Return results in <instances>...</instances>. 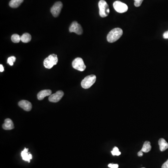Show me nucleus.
<instances>
[{
    "instance_id": "1",
    "label": "nucleus",
    "mask_w": 168,
    "mask_h": 168,
    "mask_svg": "<svg viewBox=\"0 0 168 168\" xmlns=\"http://www.w3.org/2000/svg\"><path fill=\"white\" fill-rule=\"evenodd\" d=\"M123 34V30L120 28H114L111 30L107 36V40L109 43H114L117 41Z\"/></svg>"
},
{
    "instance_id": "2",
    "label": "nucleus",
    "mask_w": 168,
    "mask_h": 168,
    "mask_svg": "<svg viewBox=\"0 0 168 168\" xmlns=\"http://www.w3.org/2000/svg\"><path fill=\"white\" fill-rule=\"evenodd\" d=\"M58 62V58L57 55L52 54L49 55L44 60V65L47 69L52 68V67L57 64Z\"/></svg>"
},
{
    "instance_id": "3",
    "label": "nucleus",
    "mask_w": 168,
    "mask_h": 168,
    "mask_svg": "<svg viewBox=\"0 0 168 168\" xmlns=\"http://www.w3.org/2000/svg\"><path fill=\"white\" fill-rule=\"evenodd\" d=\"M99 14L101 17H107L110 13L109 6L104 0H101L99 2Z\"/></svg>"
},
{
    "instance_id": "4",
    "label": "nucleus",
    "mask_w": 168,
    "mask_h": 168,
    "mask_svg": "<svg viewBox=\"0 0 168 168\" xmlns=\"http://www.w3.org/2000/svg\"><path fill=\"white\" fill-rule=\"evenodd\" d=\"M96 80V77L95 75H90L84 78L81 83V86L84 89L90 88Z\"/></svg>"
},
{
    "instance_id": "5",
    "label": "nucleus",
    "mask_w": 168,
    "mask_h": 168,
    "mask_svg": "<svg viewBox=\"0 0 168 168\" xmlns=\"http://www.w3.org/2000/svg\"><path fill=\"white\" fill-rule=\"evenodd\" d=\"M72 66L75 69L83 72L86 68L84 61L80 58H77L73 60L72 63Z\"/></svg>"
},
{
    "instance_id": "6",
    "label": "nucleus",
    "mask_w": 168,
    "mask_h": 168,
    "mask_svg": "<svg viewBox=\"0 0 168 168\" xmlns=\"http://www.w3.org/2000/svg\"><path fill=\"white\" fill-rule=\"evenodd\" d=\"M114 8V9L117 12L119 13H123L127 12L128 10V6L125 3H123L120 1H115L113 4Z\"/></svg>"
},
{
    "instance_id": "7",
    "label": "nucleus",
    "mask_w": 168,
    "mask_h": 168,
    "mask_svg": "<svg viewBox=\"0 0 168 168\" xmlns=\"http://www.w3.org/2000/svg\"><path fill=\"white\" fill-rule=\"evenodd\" d=\"M63 8V4L61 2H57L51 8V12L55 17H58Z\"/></svg>"
},
{
    "instance_id": "8",
    "label": "nucleus",
    "mask_w": 168,
    "mask_h": 168,
    "mask_svg": "<svg viewBox=\"0 0 168 168\" xmlns=\"http://www.w3.org/2000/svg\"><path fill=\"white\" fill-rule=\"evenodd\" d=\"M70 32H74L78 35H81L83 33V29L80 24L76 21L73 22L69 28Z\"/></svg>"
},
{
    "instance_id": "9",
    "label": "nucleus",
    "mask_w": 168,
    "mask_h": 168,
    "mask_svg": "<svg viewBox=\"0 0 168 168\" xmlns=\"http://www.w3.org/2000/svg\"><path fill=\"white\" fill-rule=\"evenodd\" d=\"M64 95L62 91H58L56 93L49 96V100L51 102H58L59 101Z\"/></svg>"
},
{
    "instance_id": "10",
    "label": "nucleus",
    "mask_w": 168,
    "mask_h": 168,
    "mask_svg": "<svg viewBox=\"0 0 168 168\" xmlns=\"http://www.w3.org/2000/svg\"><path fill=\"white\" fill-rule=\"evenodd\" d=\"M18 105L26 111H30L32 109V104L30 102L26 100H22L18 102Z\"/></svg>"
},
{
    "instance_id": "11",
    "label": "nucleus",
    "mask_w": 168,
    "mask_h": 168,
    "mask_svg": "<svg viewBox=\"0 0 168 168\" xmlns=\"http://www.w3.org/2000/svg\"><path fill=\"white\" fill-rule=\"evenodd\" d=\"M29 149L24 148V150L21 152V156L23 160L27 161L28 163H30V161L32 159V156L30 152H28Z\"/></svg>"
},
{
    "instance_id": "12",
    "label": "nucleus",
    "mask_w": 168,
    "mask_h": 168,
    "mask_svg": "<svg viewBox=\"0 0 168 168\" xmlns=\"http://www.w3.org/2000/svg\"><path fill=\"white\" fill-rule=\"evenodd\" d=\"M2 128L6 130H10L14 129V125L12 120L9 118L5 120L4 124L2 125Z\"/></svg>"
},
{
    "instance_id": "13",
    "label": "nucleus",
    "mask_w": 168,
    "mask_h": 168,
    "mask_svg": "<svg viewBox=\"0 0 168 168\" xmlns=\"http://www.w3.org/2000/svg\"><path fill=\"white\" fill-rule=\"evenodd\" d=\"M52 92L51 90H44L41 91L37 94V99L39 101L43 100L46 96H48L51 95Z\"/></svg>"
},
{
    "instance_id": "14",
    "label": "nucleus",
    "mask_w": 168,
    "mask_h": 168,
    "mask_svg": "<svg viewBox=\"0 0 168 168\" xmlns=\"http://www.w3.org/2000/svg\"><path fill=\"white\" fill-rule=\"evenodd\" d=\"M159 145L161 151H164L168 148V143L163 138H161L158 141Z\"/></svg>"
},
{
    "instance_id": "15",
    "label": "nucleus",
    "mask_w": 168,
    "mask_h": 168,
    "mask_svg": "<svg viewBox=\"0 0 168 168\" xmlns=\"http://www.w3.org/2000/svg\"><path fill=\"white\" fill-rule=\"evenodd\" d=\"M24 0H11L9 2V6L12 8H17L21 5Z\"/></svg>"
},
{
    "instance_id": "16",
    "label": "nucleus",
    "mask_w": 168,
    "mask_h": 168,
    "mask_svg": "<svg viewBox=\"0 0 168 168\" xmlns=\"http://www.w3.org/2000/svg\"><path fill=\"white\" fill-rule=\"evenodd\" d=\"M151 149V142L148 141H146L143 144V146L141 151L143 152L148 153Z\"/></svg>"
},
{
    "instance_id": "17",
    "label": "nucleus",
    "mask_w": 168,
    "mask_h": 168,
    "mask_svg": "<svg viewBox=\"0 0 168 168\" xmlns=\"http://www.w3.org/2000/svg\"><path fill=\"white\" fill-rule=\"evenodd\" d=\"M21 41L23 42V43H29L31 39V35L29 33H25L21 36Z\"/></svg>"
},
{
    "instance_id": "18",
    "label": "nucleus",
    "mask_w": 168,
    "mask_h": 168,
    "mask_svg": "<svg viewBox=\"0 0 168 168\" xmlns=\"http://www.w3.org/2000/svg\"><path fill=\"white\" fill-rule=\"evenodd\" d=\"M11 40L13 43H19L20 41H21V36L17 34H13L11 36Z\"/></svg>"
},
{
    "instance_id": "19",
    "label": "nucleus",
    "mask_w": 168,
    "mask_h": 168,
    "mask_svg": "<svg viewBox=\"0 0 168 168\" xmlns=\"http://www.w3.org/2000/svg\"><path fill=\"white\" fill-rule=\"evenodd\" d=\"M16 58L14 56H11L8 58V59L7 62L9 65L12 66L14 65V63L16 61Z\"/></svg>"
},
{
    "instance_id": "20",
    "label": "nucleus",
    "mask_w": 168,
    "mask_h": 168,
    "mask_svg": "<svg viewBox=\"0 0 168 168\" xmlns=\"http://www.w3.org/2000/svg\"><path fill=\"white\" fill-rule=\"evenodd\" d=\"M111 153L113 156H120L121 154L120 152L119 151V148L116 147H115L113 149V151H111Z\"/></svg>"
},
{
    "instance_id": "21",
    "label": "nucleus",
    "mask_w": 168,
    "mask_h": 168,
    "mask_svg": "<svg viewBox=\"0 0 168 168\" xmlns=\"http://www.w3.org/2000/svg\"><path fill=\"white\" fill-rule=\"evenodd\" d=\"M134 1H135L134 5L136 7H139L141 5L143 1V0H134Z\"/></svg>"
},
{
    "instance_id": "22",
    "label": "nucleus",
    "mask_w": 168,
    "mask_h": 168,
    "mask_svg": "<svg viewBox=\"0 0 168 168\" xmlns=\"http://www.w3.org/2000/svg\"><path fill=\"white\" fill-rule=\"evenodd\" d=\"M108 167L110 168H118L119 165L118 164L110 163V164H108Z\"/></svg>"
},
{
    "instance_id": "23",
    "label": "nucleus",
    "mask_w": 168,
    "mask_h": 168,
    "mask_svg": "<svg viewBox=\"0 0 168 168\" xmlns=\"http://www.w3.org/2000/svg\"><path fill=\"white\" fill-rule=\"evenodd\" d=\"M162 168H168V159L166 162L162 165Z\"/></svg>"
},
{
    "instance_id": "24",
    "label": "nucleus",
    "mask_w": 168,
    "mask_h": 168,
    "mask_svg": "<svg viewBox=\"0 0 168 168\" xmlns=\"http://www.w3.org/2000/svg\"><path fill=\"white\" fill-rule=\"evenodd\" d=\"M163 37L164 39H168V31L164 32L163 34Z\"/></svg>"
},
{
    "instance_id": "25",
    "label": "nucleus",
    "mask_w": 168,
    "mask_h": 168,
    "mask_svg": "<svg viewBox=\"0 0 168 168\" xmlns=\"http://www.w3.org/2000/svg\"><path fill=\"white\" fill-rule=\"evenodd\" d=\"M143 155V152L142 151H140L138 152V153H137V155H138V157H142Z\"/></svg>"
},
{
    "instance_id": "26",
    "label": "nucleus",
    "mask_w": 168,
    "mask_h": 168,
    "mask_svg": "<svg viewBox=\"0 0 168 168\" xmlns=\"http://www.w3.org/2000/svg\"><path fill=\"white\" fill-rule=\"evenodd\" d=\"M4 71V67L2 64H0V72H3Z\"/></svg>"
},
{
    "instance_id": "27",
    "label": "nucleus",
    "mask_w": 168,
    "mask_h": 168,
    "mask_svg": "<svg viewBox=\"0 0 168 168\" xmlns=\"http://www.w3.org/2000/svg\"></svg>"
}]
</instances>
